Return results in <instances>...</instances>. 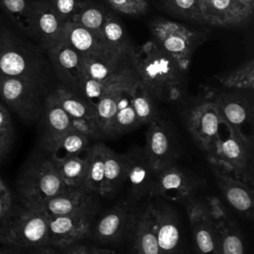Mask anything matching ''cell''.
Returning a JSON list of instances; mask_svg holds the SVG:
<instances>
[{
  "instance_id": "obj_1",
  "label": "cell",
  "mask_w": 254,
  "mask_h": 254,
  "mask_svg": "<svg viewBox=\"0 0 254 254\" xmlns=\"http://www.w3.org/2000/svg\"><path fill=\"white\" fill-rule=\"evenodd\" d=\"M43 52L29 37L0 17V75L47 85L52 67Z\"/></svg>"
},
{
  "instance_id": "obj_2",
  "label": "cell",
  "mask_w": 254,
  "mask_h": 254,
  "mask_svg": "<svg viewBox=\"0 0 254 254\" xmlns=\"http://www.w3.org/2000/svg\"><path fill=\"white\" fill-rule=\"evenodd\" d=\"M129 53L139 82L155 100L175 101L181 97L184 71L154 41Z\"/></svg>"
},
{
  "instance_id": "obj_3",
  "label": "cell",
  "mask_w": 254,
  "mask_h": 254,
  "mask_svg": "<svg viewBox=\"0 0 254 254\" xmlns=\"http://www.w3.org/2000/svg\"><path fill=\"white\" fill-rule=\"evenodd\" d=\"M69 190L54 159L44 150L31 155L16 178L17 195L22 206L27 208H35L49 197Z\"/></svg>"
},
{
  "instance_id": "obj_4",
  "label": "cell",
  "mask_w": 254,
  "mask_h": 254,
  "mask_svg": "<svg viewBox=\"0 0 254 254\" xmlns=\"http://www.w3.org/2000/svg\"><path fill=\"white\" fill-rule=\"evenodd\" d=\"M0 243L18 250L49 244V217L24 206L11 209L1 219Z\"/></svg>"
},
{
  "instance_id": "obj_5",
  "label": "cell",
  "mask_w": 254,
  "mask_h": 254,
  "mask_svg": "<svg viewBox=\"0 0 254 254\" xmlns=\"http://www.w3.org/2000/svg\"><path fill=\"white\" fill-rule=\"evenodd\" d=\"M150 32L154 42L177 63L184 72L188 70L195 49L206 40L205 31L164 18L154 19L150 23Z\"/></svg>"
},
{
  "instance_id": "obj_6",
  "label": "cell",
  "mask_w": 254,
  "mask_h": 254,
  "mask_svg": "<svg viewBox=\"0 0 254 254\" xmlns=\"http://www.w3.org/2000/svg\"><path fill=\"white\" fill-rule=\"evenodd\" d=\"M185 122L196 146L204 153L208 162L211 161L221 138L219 131L222 120L210 98L208 87L187 108Z\"/></svg>"
},
{
  "instance_id": "obj_7",
  "label": "cell",
  "mask_w": 254,
  "mask_h": 254,
  "mask_svg": "<svg viewBox=\"0 0 254 254\" xmlns=\"http://www.w3.org/2000/svg\"><path fill=\"white\" fill-rule=\"evenodd\" d=\"M224 126L228 129V136L224 139L220 138L214 157L209 163L216 164L236 179L253 187V139L239 129L228 125Z\"/></svg>"
},
{
  "instance_id": "obj_8",
  "label": "cell",
  "mask_w": 254,
  "mask_h": 254,
  "mask_svg": "<svg viewBox=\"0 0 254 254\" xmlns=\"http://www.w3.org/2000/svg\"><path fill=\"white\" fill-rule=\"evenodd\" d=\"M48 91L47 85L18 77L0 75V97L26 121L40 117Z\"/></svg>"
},
{
  "instance_id": "obj_9",
  "label": "cell",
  "mask_w": 254,
  "mask_h": 254,
  "mask_svg": "<svg viewBox=\"0 0 254 254\" xmlns=\"http://www.w3.org/2000/svg\"><path fill=\"white\" fill-rule=\"evenodd\" d=\"M205 182L173 163L155 175L149 196L170 201H182L195 196Z\"/></svg>"
},
{
  "instance_id": "obj_10",
  "label": "cell",
  "mask_w": 254,
  "mask_h": 254,
  "mask_svg": "<svg viewBox=\"0 0 254 254\" xmlns=\"http://www.w3.org/2000/svg\"><path fill=\"white\" fill-rule=\"evenodd\" d=\"M64 23L47 0H31L28 37L47 52L63 40Z\"/></svg>"
},
{
  "instance_id": "obj_11",
  "label": "cell",
  "mask_w": 254,
  "mask_h": 254,
  "mask_svg": "<svg viewBox=\"0 0 254 254\" xmlns=\"http://www.w3.org/2000/svg\"><path fill=\"white\" fill-rule=\"evenodd\" d=\"M144 151L155 171L176 163L177 146L174 132L169 122L158 116L148 124Z\"/></svg>"
},
{
  "instance_id": "obj_12",
  "label": "cell",
  "mask_w": 254,
  "mask_h": 254,
  "mask_svg": "<svg viewBox=\"0 0 254 254\" xmlns=\"http://www.w3.org/2000/svg\"><path fill=\"white\" fill-rule=\"evenodd\" d=\"M246 91L251 90L226 88L224 90H216L209 88L210 98L219 113L223 125L242 131V126L252 123L253 103L251 98L245 95Z\"/></svg>"
},
{
  "instance_id": "obj_13",
  "label": "cell",
  "mask_w": 254,
  "mask_h": 254,
  "mask_svg": "<svg viewBox=\"0 0 254 254\" xmlns=\"http://www.w3.org/2000/svg\"><path fill=\"white\" fill-rule=\"evenodd\" d=\"M205 203L213 223L219 254H245L242 233L226 207L216 196H208Z\"/></svg>"
},
{
  "instance_id": "obj_14",
  "label": "cell",
  "mask_w": 254,
  "mask_h": 254,
  "mask_svg": "<svg viewBox=\"0 0 254 254\" xmlns=\"http://www.w3.org/2000/svg\"><path fill=\"white\" fill-rule=\"evenodd\" d=\"M124 161V184L128 187L129 196L140 200L149 196L155 178V171L144 151V148L134 146L122 154Z\"/></svg>"
},
{
  "instance_id": "obj_15",
  "label": "cell",
  "mask_w": 254,
  "mask_h": 254,
  "mask_svg": "<svg viewBox=\"0 0 254 254\" xmlns=\"http://www.w3.org/2000/svg\"><path fill=\"white\" fill-rule=\"evenodd\" d=\"M63 40L81 58L121 62L125 57L111 50L101 38L71 21L64 23Z\"/></svg>"
},
{
  "instance_id": "obj_16",
  "label": "cell",
  "mask_w": 254,
  "mask_h": 254,
  "mask_svg": "<svg viewBox=\"0 0 254 254\" xmlns=\"http://www.w3.org/2000/svg\"><path fill=\"white\" fill-rule=\"evenodd\" d=\"M209 165L225 201L239 215L251 220L254 208L253 187L236 179L216 164L209 163Z\"/></svg>"
},
{
  "instance_id": "obj_17",
  "label": "cell",
  "mask_w": 254,
  "mask_h": 254,
  "mask_svg": "<svg viewBox=\"0 0 254 254\" xmlns=\"http://www.w3.org/2000/svg\"><path fill=\"white\" fill-rule=\"evenodd\" d=\"M160 254H185L179 219L172 206L164 201L149 203Z\"/></svg>"
},
{
  "instance_id": "obj_18",
  "label": "cell",
  "mask_w": 254,
  "mask_h": 254,
  "mask_svg": "<svg viewBox=\"0 0 254 254\" xmlns=\"http://www.w3.org/2000/svg\"><path fill=\"white\" fill-rule=\"evenodd\" d=\"M95 213H74L49 217V244L66 248L90 231Z\"/></svg>"
},
{
  "instance_id": "obj_19",
  "label": "cell",
  "mask_w": 254,
  "mask_h": 254,
  "mask_svg": "<svg viewBox=\"0 0 254 254\" xmlns=\"http://www.w3.org/2000/svg\"><path fill=\"white\" fill-rule=\"evenodd\" d=\"M39 118L42 149L47 153H51L58 142L66 133L73 130L71 118L58 103L52 91L45 98Z\"/></svg>"
},
{
  "instance_id": "obj_20",
  "label": "cell",
  "mask_w": 254,
  "mask_h": 254,
  "mask_svg": "<svg viewBox=\"0 0 254 254\" xmlns=\"http://www.w3.org/2000/svg\"><path fill=\"white\" fill-rule=\"evenodd\" d=\"M50 64L63 85L79 94L82 81L81 57L64 40L47 51Z\"/></svg>"
},
{
  "instance_id": "obj_21",
  "label": "cell",
  "mask_w": 254,
  "mask_h": 254,
  "mask_svg": "<svg viewBox=\"0 0 254 254\" xmlns=\"http://www.w3.org/2000/svg\"><path fill=\"white\" fill-rule=\"evenodd\" d=\"M138 213L129 203L121 201L104 213L91 226L89 232H92L93 237L102 243L114 242L121 239L128 231H132Z\"/></svg>"
},
{
  "instance_id": "obj_22",
  "label": "cell",
  "mask_w": 254,
  "mask_h": 254,
  "mask_svg": "<svg viewBox=\"0 0 254 254\" xmlns=\"http://www.w3.org/2000/svg\"><path fill=\"white\" fill-rule=\"evenodd\" d=\"M97 206L94 193L71 189L49 197L32 209L39 210L50 217L74 213H96Z\"/></svg>"
},
{
  "instance_id": "obj_23",
  "label": "cell",
  "mask_w": 254,
  "mask_h": 254,
  "mask_svg": "<svg viewBox=\"0 0 254 254\" xmlns=\"http://www.w3.org/2000/svg\"><path fill=\"white\" fill-rule=\"evenodd\" d=\"M198 254H219L206 203L195 196L184 202Z\"/></svg>"
},
{
  "instance_id": "obj_24",
  "label": "cell",
  "mask_w": 254,
  "mask_h": 254,
  "mask_svg": "<svg viewBox=\"0 0 254 254\" xmlns=\"http://www.w3.org/2000/svg\"><path fill=\"white\" fill-rule=\"evenodd\" d=\"M201 21L215 27H232L246 22L253 12L238 0H198Z\"/></svg>"
},
{
  "instance_id": "obj_25",
  "label": "cell",
  "mask_w": 254,
  "mask_h": 254,
  "mask_svg": "<svg viewBox=\"0 0 254 254\" xmlns=\"http://www.w3.org/2000/svg\"><path fill=\"white\" fill-rule=\"evenodd\" d=\"M132 254H160L149 204L138 213L132 228Z\"/></svg>"
},
{
  "instance_id": "obj_26",
  "label": "cell",
  "mask_w": 254,
  "mask_h": 254,
  "mask_svg": "<svg viewBox=\"0 0 254 254\" xmlns=\"http://www.w3.org/2000/svg\"><path fill=\"white\" fill-rule=\"evenodd\" d=\"M136 82L128 85L118 86L107 91L99 98V100L95 104V117L101 138H111L118 101L123 92L132 88L136 84Z\"/></svg>"
},
{
  "instance_id": "obj_27",
  "label": "cell",
  "mask_w": 254,
  "mask_h": 254,
  "mask_svg": "<svg viewBox=\"0 0 254 254\" xmlns=\"http://www.w3.org/2000/svg\"><path fill=\"white\" fill-rule=\"evenodd\" d=\"M103 143H95L84 152L86 158V172L82 190L86 192L100 195L104 178V152Z\"/></svg>"
},
{
  "instance_id": "obj_28",
  "label": "cell",
  "mask_w": 254,
  "mask_h": 254,
  "mask_svg": "<svg viewBox=\"0 0 254 254\" xmlns=\"http://www.w3.org/2000/svg\"><path fill=\"white\" fill-rule=\"evenodd\" d=\"M52 93L71 119H96L94 106L76 92L60 85Z\"/></svg>"
},
{
  "instance_id": "obj_29",
  "label": "cell",
  "mask_w": 254,
  "mask_h": 254,
  "mask_svg": "<svg viewBox=\"0 0 254 254\" xmlns=\"http://www.w3.org/2000/svg\"><path fill=\"white\" fill-rule=\"evenodd\" d=\"M125 170L122 154H118L105 146L104 152V178L100 195L111 197L124 184Z\"/></svg>"
},
{
  "instance_id": "obj_30",
  "label": "cell",
  "mask_w": 254,
  "mask_h": 254,
  "mask_svg": "<svg viewBox=\"0 0 254 254\" xmlns=\"http://www.w3.org/2000/svg\"><path fill=\"white\" fill-rule=\"evenodd\" d=\"M53 159L65 186L69 189L82 190L86 172L85 156L81 157L79 155H70L64 158Z\"/></svg>"
},
{
  "instance_id": "obj_31",
  "label": "cell",
  "mask_w": 254,
  "mask_h": 254,
  "mask_svg": "<svg viewBox=\"0 0 254 254\" xmlns=\"http://www.w3.org/2000/svg\"><path fill=\"white\" fill-rule=\"evenodd\" d=\"M134 86L124 91L118 101L111 138H117L119 136H122L130 131L135 130L137 127L140 126L131 101V93Z\"/></svg>"
},
{
  "instance_id": "obj_32",
  "label": "cell",
  "mask_w": 254,
  "mask_h": 254,
  "mask_svg": "<svg viewBox=\"0 0 254 254\" xmlns=\"http://www.w3.org/2000/svg\"><path fill=\"white\" fill-rule=\"evenodd\" d=\"M216 78L223 88L253 91L254 62L250 59L229 72L217 75Z\"/></svg>"
},
{
  "instance_id": "obj_33",
  "label": "cell",
  "mask_w": 254,
  "mask_h": 254,
  "mask_svg": "<svg viewBox=\"0 0 254 254\" xmlns=\"http://www.w3.org/2000/svg\"><path fill=\"white\" fill-rule=\"evenodd\" d=\"M2 16L28 37L31 0H0Z\"/></svg>"
},
{
  "instance_id": "obj_34",
  "label": "cell",
  "mask_w": 254,
  "mask_h": 254,
  "mask_svg": "<svg viewBox=\"0 0 254 254\" xmlns=\"http://www.w3.org/2000/svg\"><path fill=\"white\" fill-rule=\"evenodd\" d=\"M131 101L140 125L149 124L160 115L155 99L144 89L139 80L132 90Z\"/></svg>"
},
{
  "instance_id": "obj_35",
  "label": "cell",
  "mask_w": 254,
  "mask_h": 254,
  "mask_svg": "<svg viewBox=\"0 0 254 254\" xmlns=\"http://www.w3.org/2000/svg\"><path fill=\"white\" fill-rule=\"evenodd\" d=\"M89 139L87 136L76 130L66 133L56 145L54 150L49 153L53 158H64L70 155H80L89 147Z\"/></svg>"
},
{
  "instance_id": "obj_36",
  "label": "cell",
  "mask_w": 254,
  "mask_h": 254,
  "mask_svg": "<svg viewBox=\"0 0 254 254\" xmlns=\"http://www.w3.org/2000/svg\"><path fill=\"white\" fill-rule=\"evenodd\" d=\"M107 15L108 13L94 5L89 4L88 2L71 18L70 21L87 29L103 40L102 27Z\"/></svg>"
},
{
  "instance_id": "obj_37",
  "label": "cell",
  "mask_w": 254,
  "mask_h": 254,
  "mask_svg": "<svg viewBox=\"0 0 254 254\" xmlns=\"http://www.w3.org/2000/svg\"><path fill=\"white\" fill-rule=\"evenodd\" d=\"M82 75L97 81H103L123 68L121 62H107L95 59L81 58Z\"/></svg>"
},
{
  "instance_id": "obj_38",
  "label": "cell",
  "mask_w": 254,
  "mask_h": 254,
  "mask_svg": "<svg viewBox=\"0 0 254 254\" xmlns=\"http://www.w3.org/2000/svg\"><path fill=\"white\" fill-rule=\"evenodd\" d=\"M102 38L106 45L117 54L126 56L130 50L121 24L110 14L102 27Z\"/></svg>"
},
{
  "instance_id": "obj_39",
  "label": "cell",
  "mask_w": 254,
  "mask_h": 254,
  "mask_svg": "<svg viewBox=\"0 0 254 254\" xmlns=\"http://www.w3.org/2000/svg\"><path fill=\"white\" fill-rule=\"evenodd\" d=\"M173 13L192 21H201L198 0H162Z\"/></svg>"
},
{
  "instance_id": "obj_40",
  "label": "cell",
  "mask_w": 254,
  "mask_h": 254,
  "mask_svg": "<svg viewBox=\"0 0 254 254\" xmlns=\"http://www.w3.org/2000/svg\"><path fill=\"white\" fill-rule=\"evenodd\" d=\"M55 13L64 23L71 18L86 4L88 0H47Z\"/></svg>"
},
{
  "instance_id": "obj_41",
  "label": "cell",
  "mask_w": 254,
  "mask_h": 254,
  "mask_svg": "<svg viewBox=\"0 0 254 254\" xmlns=\"http://www.w3.org/2000/svg\"><path fill=\"white\" fill-rule=\"evenodd\" d=\"M115 11L125 15L145 14L149 9L147 0H105Z\"/></svg>"
},
{
  "instance_id": "obj_42",
  "label": "cell",
  "mask_w": 254,
  "mask_h": 254,
  "mask_svg": "<svg viewBox=\"0 0 254 254\" xmlns=\"http://www.w3.org/2000/svg\"><path fill=\"white\" fill-rule=\"evenodd\" d=\"M71 124L74 130L91 140L101 138L96 119H71Z\"/></svg>"
},
{
  "instance_id": "obj_43",
  "label": "cell",
  "mask_w": 254,
  "mask_h": 254,
  "mask_svg": "<svg viewBox=\"0 0 254 254\" xmlns=\"http://www.w3.org/2000/svg\"><path fill=\"white\" fill-rule=\"evenodd\" d=\"M12 207V195L4 182L0 179V220Z\"/></svg>"
},
{
  "instance_id": "obj_44",
  "label": "cell",
  "mask_w": 254,
  "mask_h": 254,
  "mask_svg": "<svg viewBox=\"0 0 254 254\" xmlns=\"http://www.w3.org/2000/svg\"><path fill=\"white\" fill-rule=\"evenodd\" d=\"M22 254H65V248H60L48 244L29 249H24Z\"/></svg>"
},
{
  "instance_id": "obj_45",
  "label": "cell",
  "mask_w": 254,
  "mask_h": 254,
  "mask_svg": "<svg viewBox=\"0 0 254 254\" xmlns=\"http://www.w3.org/2000/svg\"><path fill=\"white\" fill-rule=\"evenodd\" d=\"M13 143V130L0 131V161L10 152Z\"/></svg>"
},
{
  "instance_id": "obj_46",
  "label": "cell",
  "mask_w": 254,
  "mask_h": 254,
  "mask_svg": "<svg viewBox=\"0 0 254 254\" xmlns=\"http://www.w3.org/2000/svg\"><path fill=\"white\" fill-rule=\"evenodd\" d=\"M10 130H13L10 112L5 105L0 103V131Z\"/></svg>"
},
{
  "instance_id": "obj_47",
  "label": "cell",
  "mask_w": 254,
  "mask_h": 254,
  "mask_svg": "<svg viewBox=\"0 0 254 254\" xmlns=\"http://www.w3.org/2000/svg\"><path fill=\"white\" fill-rule=\"evenodd\" d=\"M65 254H90V247L74 243L65 248Z\"/></svg>"
},
{
  "instance_id": "obj_48",
  "label": "cell",
  "mask_w": 254,
  "mask_h": 254,
  "mask_svg": "<svg viewBox=\"0 0 254 254\" xmlns=\"http://www.w3.org/2000/svg\"><path fill=\"white\" fill-rule=\"evenodd\" d=\"M90 254H117V253L113 250H110V249L90 247Z\"/></svg>"
},
{
  "instance_id": "obj_49",
  "label": "cell",
  "mask_w": 254,
  "mask_h": 254,
  "mask_svg": "<svg viewBox=\"0 0 254 254\" xmlns=\"http://www.w3.org/2000/svg\"><path fill=\"white\" fill-rule=\"evenodd\" d=\"M242 5H244L248 10L253 12L254 8V0H238Z\"/></svg>"
},
{
  "instance_id": "obj_50",
  "label": "cell",
  "mask_w": 254,
  "mask_h": 254,
  "mask_svg": "<svg viewBox=\"0 0 254 254\" xmlns=\"http://www.w3.org/2000/svg\"><path fill=\"white\" fill-rule=\"evenodd\" d=\"M9 247V246H8ZM15 248H0V254H19L17 251H14Z\"/></svg>"
}]
</instances>
